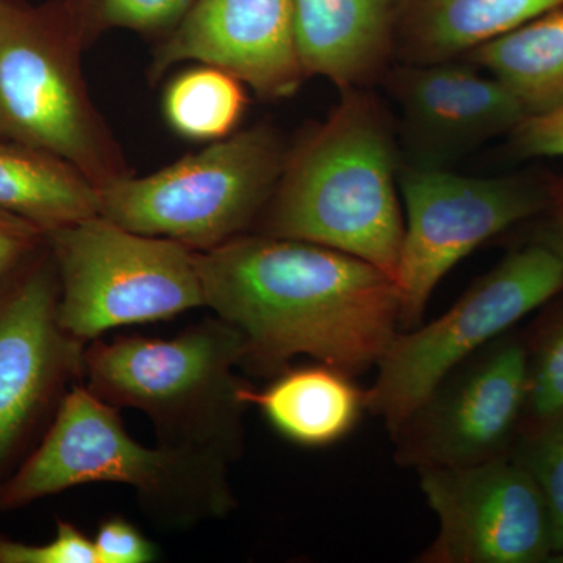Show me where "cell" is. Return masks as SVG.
<instances>
[{
  "label": "cell",
  "instance_id": "obj_4",
  "mask_svg": "<svg viewBox=\"0 0 563 563\" xmlns=\"http://www.w3.org/2000/svg\"><path fill=\"white\" fill-rule=\"evenodd\" d=\"M244 339L228 321L206 318L176 339L118 335L88 343L81 383L114 409L150 417L158 443L232 463L243 453Z\"/></svg>",
  "mask_w": 563,
  "mask_h": 563
},
{
  "label": "cell",
  "instance_id": "obj_14",
  "mask_svg": "<svg viewBox=\"0 0 563 563\" xmlns=\"http://www.w3.org/2000/svg\"><path fill=\"white\" fill-rule=\"evenodd\" d=\"M388 88L401 107L415 166L424 168H443L529 118L506 85L473 63H407L393 70Z\"/></svg>",
  "mask_w": 563,
  "mask_h": 563
},
{
  "label": "cell",
  "instance_id": "obj_15",
  "mask_svg": "<svg viewBox=\"0 0 563 563\" xmlns=\"http://www.w3.org/2000/svg\"><path fill=\"white\" fill-rule=\"evenodd\" d=\"M398 11L399 0H292L306 77L342 91L372 81L390 57Z\"/></svg>",
  "mask_w": 563,
  "mask_h": 563
},
{
  "label": "cell",
  "instance_id": "obj_19",
  "mask_svg": "<svg viewBox=\"0 0 563 563\" xmlns=\"http://www.w3.org/2000/svg\"><path fill=\"white\" fill-rule=\"evenodd\" d=\"M520 99L529 117L563 109V7L466 54Z\"/></svg>",
  "mask_w": 563,
  "mask_h": 563
},
{
  "label": "cell",
  "instance_id": "obj_24",
  "mask_svg": "<svg viewBox=\"0 0 563 563\" xmlns=\"http://www.w3.org/2000/svg\"><path fill=\"white\" fill-rule=\"evenodd\" d=\"M0 563H98L95 543L76 525L57 521L54 540L43 544L16 542L0 533Z\"/></svg>",
  "mask_w": 563,
  "mask_h": 563
},
{
  "label": "cell",
  "instance_id": "obj_8",
  "mask_svg": "<svg viewBox=\"0 0 563 563\" xmlns=\"http://www.w3.org/2000/svg\"><path fill=\"white\" fill-rule=\"evenodd\" d=\"M562 292L563 263L553 251L533 242L510 252L442 317L396 333L366 390V410L390 433L459 363Z\"/></svg>",
  "mask_w": 563,
  "mask_h": 563
},
{
  "label": "cell",
  "instance_id": "obj_2",
  "mask_svg": "<svg viewBox=\"0 0 563 563\" xmlns=\"http://www.w3.org/2000/svg\"><path fill=\"white\" fill-rule=\"evenodd\" d=\"M396 144L361 88L288 151L255 233L301 240L372 263L396 280L404 236Z\"/></svg>",
  "mask_w": 563,
  "mask_h": 563
},
{
  "label": "cell",
  "instance_id": "obj_18",
  "mask_svg": "<svg viewBox=\"0 0 563 563\" xmlns=\"http://www.w3.org/2000/svg\"><path fill=\"white\" fill-rule=\"evenodd\" d=\"M0 210L51 233L101 214V190L65 158L0 139Z\"/></svg>",
  "mask_w": 563,
  "mask_h": 563
},
{
  "label": "cell",
  "instance_id": "obj_21",
  "mask_svg": "<svg viewBox=\"0 0 563 563\" xmlns=\"http://www.w3.org/2000/svg\"><path fill=\"white\" fill-rule=\"evenodd\" d=\"M85 44L117 29L161 40L179 24L195 0H63Z\"/></svg>",
  "mask_w": 563,
  "mask_h": 563
},
{
  "label": "cell",
  "instance_id": "obj_20",
  "mask_svg": "<svg viewBox=\"0 0 563 563\" xmlns=\"http://www.w3.org/2000/svg\"><path fill=\"white\" fill-rule=\"evenodd\" d=\"M244 84L214 66L181 70L163 92V117L181 139L214 143L228 139L242 121Z\"/></svg>",
  "mask_w": 563,
  "mask_h": 563
},
{
  "label": "cell",
  "instance_id": "obj_27",
  "mask_svg": "<svg viewBox=\"0 0 563 563\" xmlns=\"http://www.w3.org/2000/svg\"><path fill=\"white\" fill-rule=\"evenodd\" d=\"M512 135L515 150L525 157H563V109L529 117Z\"/></svg>",
  "mask_w": 563,
  "mask_h": 563
},
{
  "label": "cell",
  "instance_id": "obj_17",
  "mask_svg": "<svg viewBox=\"0 0 563 563\" xmlns=\"http://www.w3.org/2000/svg\"><path fill=\"white\" fill-rule=\"evenodd\" d=\"M559 7L563 0H407L399 52L412 65L454 60Z\"/></svg>",
  "mask_w": 563,
  "mask_h": 563
},
{
  "label": "cell",
  "instance_id": "obj_6",
  "mask_svg": "<svg viewBox=\"0 0 563 563\" xmlns=\"http://www.w3.org/2000/svg\"><path fill=\"white\" fill-rule=\"evenodd\" d=\"M288 150L265 124L232 133L150 176L101 188V214L129 231L214 250L254 229Z\"/></svg>",
  "mask_w": 563,
  "mask_h": 563
},
{
  "label": "cell",
  "instance_id": "obj_1",
  "mask_svg": "<svg viewBox=\"0 0 563 563\" xmlns=\"http://www.w3.org/2000/svg\"><path fill=\"white\" fill-rule=\"evenodd\" d=\"M207 307L244 339L242 365L279 374L298 355L358 376L401 331L398 282L372 263L247 232L198 252Z\"/></svg>",
  "mask_w": 563,
  "mask_h": 563
},
{
  "label": "cell",
  "instance_id": "obj_16",
  "mask_svg": "<svg viewBox=\"0 0 563 563\" xmlns=\"http://www.w3.org/2000/svg\"><path fill=\"white\" fill-rule=\"evenodd\" d=\"M352 377L317 363L284 369L263 390L244 384L240 395L285 439L299 446L324 448L350 435L366 410V390Z\"/></svg>",
  "mask_w": 563,
  "mask_h": 563
},
{
  "label": "cell",
  "instance_id": "obj_25",
  "mask_svg": "<svg viewBox=\"0 0 563 563\" xmlns=\"http://www.w3.org/2000/svg\"><path fill=\"white\" fill-rule=\"evenodd\" d=\"M98 563H150L154 561V544L125 518H107L95 539Z\"/></svg>",
  "mask_w": 563,
  "mask_h": 563
},
{
  "label": "cell",
  "instance_id": "obj_29",
  "mask_svg": "<svg viewBox=\"0 0 563 563\" xmlns=\"http://www.w3.org/2000/svg\"><path fill=\"white\" fill-rule=\"evenodd\" d=\"M550 563H563V551L562 553L555 554L553 559H551Z\"/></svg>",
  "mask_w": 563,
  "mask_h": 563
},
{
  "label": "cell",
  "instance_id": "obj_13",
  "mask_svg": "<svg viewBox=\"0 0 563 563\" xmlns=\"http://www.w3.org/2000/svg\"><path fill=\"white\" fill-rule=\"evenodd\" d=\"M185 62L225 70L262 98H290L307 79L292 0H195L158 40L147 76L155 84Z\"/></svg>",
  "mask_w": 563,
  "mask_h": 563
},
{
  "label": "cell",
  "instance_id": "obj_23",
  "mask_svg": "<svg viewBox=\"0 0 563 563\" xmlns=\"http://www.w3.org/2000/svg\"><path fill=\"white\" fill-rule=\"evenodd\" d=\"M510 455L528 470L539 485L553 525L554 555L562 553L563 412L521 429Z\"/></svg>",
  "mask_w": 563,
  "mask_h": 563
},
{
  "label": "cell",
  "instance_id": "obj_28",
  "mask_svg": "<svg viewBox=\"0 0 563 563\" xmlns=\"http://www.w3.org/2000/svg\"><path fill=\"white\" fill-rule=\"evenodd\" d=\"M544 211L547 218L540 225L536 242L553 251L563 263V188L551 192L550 206Z\"/></svg>",
  "mask_w": 563,
  "mask_h": 563
},
{
  "label": "cell",
  "instance_id": "obj_7",
  "mask_svg": "<svg viewBox=\"0 0 563 563\" xmlns=\"http://www.w3.org/2000/svg\"><path fill=\"white\" fill-rule=\"evenodd\" d=\"M58 280V321L88 344L124 325L207 307L198 252L121 228L102 214L47 233Z\"/></svg>",
  "mask_w": 563,
  "mask_h": 563
},
{
  "label": "cell",
  "instance_id": "obj_12",
  "mask_svg": "<svg viewBox=\"0 0 563 563\" xmlns=\"http://www.w3.org/2000/svg\"><path fill=\"white\" fill-rule=\"evenodd\" d=\"M439 518L418 563H550L554 533L542 492L512 455L418 472Z\"/></svg>",
  "mask_w": 563,
  "mask_h": 563
},
{
  "label": "cell",
  "instance_id": "obj_11",
  "mask_svg": "<svg viewBox=\"0 0 563 563\" xmlns=\"http://www.w3.org/2000/svg\"><path fill=\"white\" fill-rule=\"evenodd\" d=\"M528 399L525 333L509 331L459 363L390 432L415 472L476 465L512 451Z\"/></svg>",
  "mask_w": 563,
  "mask_h": 563
},
{
  "label": "cell",
  "instance_id": "obj_10",
  "mask_svg": "<svg viewBox=\"0 0 563 563\" xmlns=\"http://www.w3.org/2000/svg\"><path fill=\"white\" fill-rule=\"evenodd\" d=\"M406 207L398 282L401 331L422 324L429 299L451 269L518 222L543 213L551 192L514 177H468L444 168L399 169Z\"/></svg>",
  "mask_w": 563,
  "mask_h": 563
},
{
  "label": "cell",
  "instance_id": "obj_3",
  "mask_svg": "<svg viewBox=\"0 0 563 563\" xmlns=\"http://www.w3.org/2000/svg\"><path fill=\"white\" fill-rule=\"evenodd\" d=\"M229 465L217 455L135 442L120 410L77 383L35 450L0 485V512L79 485L124 484L154 523L188 529L235 509Z\"/></svg>",
  "mask_w": 563,
  "mask_h": 563
},
{
  "label": "cell",
  "instance_id": "obj_5",
  "mask_svg": "<svg viewBox=\"0 0 563 563\" xmlns=\"http://www.w3.org/2000/svg\"><path fill=\"white\" fill-rule=\"evenodd\" d=\"M85 49L63 0H0V139L65 158L101 190L132 173L88 91Z\"/></svg>",
  "mask_w": 563,
  "mask_h": 563
},
{
  "label": "cell",
  "instance_id": "obj_22",
  "mask_svg": "<svg viewBox=\"0 0 563 563\" xmlns=\"http://www.w3.org/2000/svg\"><path fill=\"white\" fill-rule=\"evenodd\" d=\"M554 299L525 333L528 399L521 429L563 412V299Z\"/></svg>",
  "mask_w": 563,
  "mask_h": 563
},
{
  "label": "cell",
  "instance_id": "obj_26",
  "mask_svg": "<svg viewBox=\"0 0 563 563\" xmlns=\"http://www.w3.org/2000/svg\"><path fill=\"white\" fill-rule=\"evenodd\" d=\"M47 233L31 221L0 210V280L5 279L18 266L41 250Z\"/></svg>",
  "mask_w": 563,
  "mask_h": 563
},
{
  "label": "cell",
  "instance_id": "obj_9",
  "mask_svg": "<svg viewBox=\"0 0 563 563\" xmlns=\"http://www.w3.org/2000/svg\"><path fill=\"white\" fill-rule=\"evenodd\" d=\"M57 263L49 243L0 280V485L49 429L84 374L87 344L58 321Z\"/></svg>",
  "mask_w": 563,
  "mask_h": 563
}]
</instances>
